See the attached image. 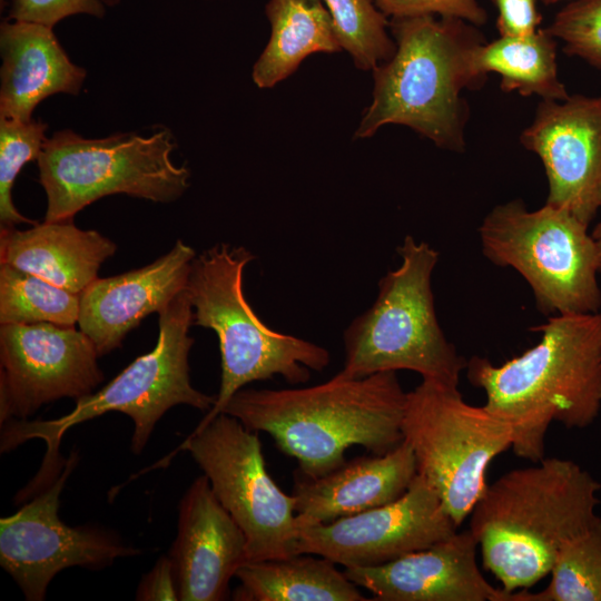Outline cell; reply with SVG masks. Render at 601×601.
Wrapping results in <instances>:
<instances>
[{
    "label": "cell",
    "mask_w": 601,
    "mask_h": 601,
    "mask_svg": "<svg viewBox=\"0 0 601 601\" xmlns=\"http://www.w3.org/2000/svg\"><path fill=\"white\" fill-rule=\"evenodd\" d=\"M532 331L538 344L503 364L473 356L466 377L485 393L484 406L512 427L516 456L544 459L552 422L584 428L601 407V311L558 314Z\"/></svg>",
    "instance_id": "1"
},
{
    "label": "cell",
    "mask_w": 601,
    "mask_h": 601,
    "mask_svg": "<svg viewBox=\"0 0 601 601\" xmlns=\"http://www.w3.org/2000/svg\"><path fill=\"white\" fill-rule=\"evenodd\" d=\"M406 393L396 372L349 378L339 372L318 385L239 390L221 413L265 432L296 459L300 476L318 477L345 463L351 446L385 454L403 442Z\"/></svg>",
    "instance_id": "2"
},
{
    "label": "cell",
    "mask_w": 601,
    "mask_h": 601,
    "mask_svg": "<svg viewBox=\"0 0 601 601\" xmlns=\"http://www.w3.org/2000/svg\"><path fill=\"white\" fill-rule=\"evenodd\" d=\"M601 484L572 460L542 459L486 485L470 513L482 564L513 592L546 577L561 546L598 516Z\"/></svg>",
    "instance_id": "3"
},
{
    "label": "cell",
    "mask_w": 601,
    "mask_h": 601,
    "mask_svg": "<svg viewBox=\"0 0 601 601\" xmlns=\"http://www.w3.org/2000/svg\"><path fill=\"white\" fill-rule=\"evenodd\" d=\"M392 57L373 69L372 102L354 137L406 126L440 148L462 151L467 109L462 92L480 78L472 53L483 42L473 24L436 16L391 19Z\"/></svg>",
    "instance_id": "4"
},
{
    "label": "cell",
    "mask_w": 601,
    "mask_h": 601,
    "mask_svg": "<svg viewBox=\"0 0 601 601\" xmlns=\"http://www.w3.org/2000/svg\"><path fill=\"white\" fill-rule=\"evenodd\" d=\"M156 346L137 357L101 390L77 401L73 410L55 420H11L1 424V453L40 439L47 452L39 473L22 492L35 495L49 486L67 462L59 454L63 434L72 426L108 412H120L134 422L131 451L140 454L162 415L186 404L209 411L216 396L196 390L189 377L188 354L194 344L189 328L194 312L187 289L180 292L159 314Z\"/></svg>",
    "instance_id": "5"
},
{
    "label": "cell",
    "mask_w": 601,
    "mask_h": 601,
    "mask_svg": "<svg viewBox=\"0 0 601 601\" xmlns=\"http://www.w3.org/2000/svg\"><path fill=\"white\" fill-rule=\"evenodd\" d=\"M255 256L245 247L215 245L191 263L187 293L195 308L194 325L213 329L219 341L221 378L215 404L197 428L223 412L245 385L282 376L290 384L306 383L322 372L331 356L326 348L266 326L243 290L244 269Z\"/></svg>",
    "instance_id": "6"
},
{
    "label": "cell",
    "mask_w": 601,
    "mask_h": 601,
    "mask_svg": "<svg viewBox=\"0 0 601 601\" xmlns=\"http://www.w3.org/2000/svg\"><path fill=\"white\" fill-rule=\"evenodd\" d=\"M401 265L378 282L374 304L344 332L342 375L359 378L408 370L449 385H459L467 361L442 331L434 305L432 274L439 252L406 236L397 248Z\"/></svg>",
    "instance_id": "7"
},
{
    "label": "cell",
    "mask_w": 601,
    "mask_h": 601,
    "mask_svg": "<svg viewBox=\"0 0 601 601\" xmlns=\"http://www.w3.org/2000/svg\"><path fill=\"white\" fill-rule=\"evenodd\" d=\"M176 148L167 128L86 138L62 129L47 138L37 159L47 196L46 221L71 220L96 200L124 194L173 203L189 187L190 171L171 159Z\"/></svg>",
    "instance_id": "8"
},
{
    "label": "cell",
    "mask_w": 601,
    "mask_h": 601,
    "mask_svg": "<svg viewBox=\"0 0 601 601\" xmlns=\"http://www.w3.org/2000/svg\"><path fill=\"white\" fill-rule=\"evenodd\" d=\"M483 256L528 283L546 316L601 311L599 260L589 226L544 204L530 210L513 199L493 207L477 228Z\"/></svg>",
    "instance_id": "9"
},
{
    "label": "cell",
    "mask_w": 601,
    "mask_h": 601,
    "mask_svg": "<svg viewBox=\"0 0 601 601\" xmlns=\"http://www.w3.org/2000/svg\"><path fill=\"white\" fill-rule=\"evenodd\" d=\"M402 433L417 474L457 528L483 494L490 463L513 441L505 420L484 405L466 403L457 386L432 380L406 393Z\"/></svg>",
    "instance_id": "10"
},
{
    "label": "cell",
    "mask_w": 601,
    "mask_h": 601,
    "mask_svg": "<svg viewBox=\"0 0 601 601\" xmlns=\"http://www.w3.org/2000/svg\"><path fill=\"white\" fill-rule=\"evenodd\" d=\"M178 450L191 455L217 500L243 530L247 562L296 554L295 499L269 475L257 431L219 413L196 427Z\"/></svg>",
    "instance_id": "11"
},
{
    "label": "cell",
    "mask_w": 601,
    "mask_h": 601,
    "mask_svg": "<svg viewBox=\"0 0 601 601\" xmlns=\"http://www.w3.org/2000/svg\"><path fill=\"white\" fill-rule=\"evenodd\" d=\"M77 462L72 452L48 487L0 520V564L28 601H42L55 575L67 568L101 570L140 553L107 529L60 520V494Z\"/></svg>",
    "instance_id": "12"
},
{
    "label": "cell",
    "mask_w": 601,
    "mask_h": 601,
    "mask_svg": "<svg viewBox=\"0 0 601 601\" xmlns=\"http://www.w3.org/2000/svg\"><path fill=\"white\" fill-rule=\"evenodd\" d=\"M92 341L52 323L0 327V424L29 420L42 405L92 394L104 381Z\"/></svg>",
    "instance_id": "13"
},
{
    "label": "cell",
    "mask_w": 601,
    "mask_h": 601,
    "mask_svg": "<svg viewBox=\"0 0 601 601\" xmlns=\"http://www.w3.org/2000/svg\"><path fill=\"white\" fill-rule=\"evenodd\" d=\"M456 531L437 494L417 474L406 492L392 502L299 528L296 554L319 555L345 569L377 566L426 549Z\"/></svg>",
    "instance_id": "14"
},
{
    "label": "cell",
    "mask_w": 601,
    "mask_h": 601,
    "mask_svg": "<svg viewBox=\"0 0 601 601\" xmlns=\"http://www.w3.org/2000/svg\"><path fill=\"white\" fill-rule=\"evenodd\" d=\"M545 170V204L590 225L601 208V96L542 100L520 136Z\"/></svg>",
    "instance_id": "15"
},
{
    "label": "cell",
    "mask_w": 601,
    "mask_h": 601,
    "mask_svg": "<svg viewBox=\"0 0 601 601\" xmlns=\"http://www.w3.org/2000/svg\"><path fill=\"white\" fill-rule=\"evenodd\" d=\"M180 601H221L248 561L243 530L217 500L205 474L196 477L178 506V530L169 550Z\"/></svg>",
    "instance_id": "16"
},
{
    "label": "cell",
    "mask_w": 601,
    "mask_h": 601,
    "mask_svg": "<svg viewBox=\"0 0 601 601\" xmlns=\"http://www.w3.org/2000/svg\"><path fill=\"white\" fill-rule=\"evenodd\" d=\"M470 529L377 566L347 568V578L377 601H518L482 574Z\"/></svg>",
    "instance_id": "17"
},
{
    "label": "cell",
    "mask_w": 601,
    "mask_h": 601,
    "mask_svg": "<svg viewBox=\"0 0 601 601\" xmlns=\"http://www.w3.org/2000/svg\"><path fill=\"white\" fill-rule=\"evenodd\" d=\"M193 247L178 239L151 264L120 275L96 278L80 295L78 319L99 356L121 346L125 336L151 313H160L186 289Z\"/></svg>",
    "instance_id": "18"
},
{
    "label": "cell",
    "mask_w": 601,
    "mask_h": 601,
    "mask_svg": "<svg viewBox=\"0 0 601 601\" xmlns=\"http://www.w3.org/2000/svg\"><path fill=\"white\" fill-rule=\"evenodd\" d=\"M417 475L415 457L403 441L385 454L359 456L318 477L296 480L297 526L329 523L398 499Z\"/></svg>",
    "instance_id": "19"
},
{
    "label": "cell",
    "mask_w": 601,
    "mask_h": 601,
    "mask_svg": "<svg viewBox=\"0 0 601 601\" xmlns=\"http://www.w3.org/2000/svg\"><path fill=\"white\" fill-rule=\"evenodd\" d=\"M0 118L27 121L50 96H77L87 77L51 27L4 20L0 26Z\"/></svg>",
    "instance_id": "20"
},
{
    "label": "cell",
    "mask_w": 601,
    "mask_h": 601,
    "mask_svg": "<svg viewBox=\"0 0 601 601\" xmlns=\"http://www.w3.org/2000/svg\"><path fill=\"white\" fill-rule=\"evenodd\" d=\"M116 244L96 230L77 227L72 219L43 221L30 229H2L0 263L37 275L75 294L96 278Z\"/></svg>",
    "instance_id": "21"
},
{
    "label": "cell",
    "mask_w": 601,
    "mask_h": 601,
    "mask_svg": "<svg viewBox=\"0 0 601 601\" xmlns=\"http://www.w3.org/2000/svg\"><path fill=\"white\" fill-rule=\"evenodd\" d=\"M265 13L270 36L252 71L253 81L260 89L292 76L313 53L342 49L322 0H269Z\"/></svg>",
    "instance_id": "22"
},
{
    "label": "cell",
    "mask_w": 601,
    "mask_h": 601,
    "mask_svg": "<svg viewBox=\"0 0 601 601\" xmlns=\"http://www.w3.org/2000/svg\"><path fill=\"white\" fill-rule=\"evenodd\" d=\"M323 556L300 553L246 562L236 572L237 601H364L345 571Z\"/></svg>",
    "instance_id": "23"
},
{
    "label": "cell",
    "mask_w": 601,
    "mask_h": 601,
    "mask_svg": "<svg viewBox=\"0 0 601 601\" xmlns=\"http://www.w3.org/2000/svg\"><path fill=\"white\" fill-rule=\"evenodd\" d=\"M471 62L480 79L489 72L500 75L505 92L539 96L542 100H564L570 96L558 75L556 39L546 29L483 41L475 47Z\"/></svg>",
    "instance_id": "24"
},
{
    "label": "cell",
    "mask_w": 601,
    "mask_h": 601,
    "mask_svg": "<svg viewBox=\"0 0 601 601\" xmlns=\"http://www.w3.org/2000/svg\"><path fill=\"white\" fill-rule=\"evenodd\" d=\"M80 295L43 278L0 264V324L52 323L76 326Z\"/></svg>",
    "instance_id": "25"
},
{
    "label": "cell",
    "mask_w": 601,
    "mask_h": 601,
    "mask_svg": "<svg viewBox=\"0 0 601 601\" xmlns=\"http://www.w3.org/2000/svg\"><path fill=\"white\" fill-rule=\"evenodd\" d=\"M550 573L530 601H601V515L561 546Z\"/></svg>",
    "instance_id": "26"
},
{
    "label": "cell",
    "mask_w": 601,
    "mask_h": 601,
    "mask_svg": "<svg viewBox=\"0 0 601 601\" xmlns=\"http://www.w3.org/2000/svg\"><path fill=\"white\" fill-rule=\"evenodd\" d=\"M328 10L341 48L355 66L373 70L388 60L395 42L388 35L390 23L374 0H322Z\"/></svg>",
    "instance_id": "27"
},
{
    "label": "cell",
    "mask_w": 601,
    "mask_h": 601,
    "mask_svg": "<svg viewBox=\"0 0 601 601\" xmlns=\"http://www.w3.org/2000/svg\"><path fill=\"white\" fill-rule=\"evenodd\" d=\"M47 124L0 118V225L2 229L18 224H37L16 208L12 188L26 164L37 160L47 140Z\"/></svg>",
    "instance_id": "28"
},
{
    "label": "cell",
    "mask_w": 601,
    "mask_h": 601,
    "mask_svg": "<svg viewBox=\"0 0 601 601\" xmlns=\"http://www.w3.org/2000/svg\"><path fill=\"white\" fill-rule=\"evenodd\" d=\"M546 30L563 41L566 55L601 69V0H572Z\"/></svg>",
    "instance_id": "29"
},
{
    "label": "cell",
    "mask_w": 601,
    "mask_h": 601,
    "mask_svg": "<svg viewBox=\"0 0 601 601\" xmlns=\"http://www.w3.org/2000/svg\"><path fill=\"white\" fill-rule=\"evenodd\" d=\"M381 12L391 19L436 16L455 18L473 26L483 24L486 12L479 0H374Z\"/></svg>",
    "instance_id": "30"
},
{
    "label": "cell",
    "mask_w": 601,
    "mask_h": 601,
    "mask_svg": "<svg viewBox=\"0 0 601 601\" xmlns=\"http://www.w3.org/2000/svg\"><path fill=\"white\" fill-rule=\"evenodd\" d=\"M105 6L102 0H11L8 18L53 28L65 18L75 14L102 18Z\"/></svg>",
    "instance_id": "31"
},
{
    "label": "cell",
    "mask_w": 601,
    "mask_h": 601,
    "mask_svg": "<svg viewBox=\"0 0 601 601\" xmlns=\"http://www.w3.org/2000/svg\"><path fill=\"white\" fill-rule=\"evenodd\" d=\"M497 9L500 36H529L539 29L541 17L536 0H493Z\"/></svg>",
    "instance_id": "32"
},
{
    "label": "cell",
    "mask_w": 601,
    "mask_h": 601,
    "mask_svg": "<svg viewBox=\"0 0 601 601\" xmlns=\"http://www.w3.org/2000/svg\"><path fill=\"white\" fill-rule=\"evenodd\" d=\"M136 600H178V591L170 558L160 556L154 568L142 577L136 592Z\"/></svg>",
    "instance_id": "33"
},
{
    "label": "cell",
    "mask_w": 601,
    "mask_h": 601,
    "mask_svg": "<svg viewBox=\"0 0 601 601\" xmlns=\"http://www.w3.org/2000/svg\"><path fill=\"white\" fill-rule=\"evenodd\" d=\"M591 235L593 237V240L595 243L597 252H598V260H599V272L601 275V221H599L593 230L591 231Z\"/></svg>",
    "instance_id": "34"
},
{
    "label": "cell",
    "mask_w": 601,
    "mask_h": 601,
    "mask_svg": "<svg viewBox=\"0 0 601 601\" xmlns=\"http://www.w3.org/2000/svg\"><path fill=\"white\" fill-rule=\"evenodd\" d=\"M106 6H116L120 0H102Z\"/></svg>",
    "instance_id": "35"
},
{
    "label": "cell",
    "mask_w": 601,
    "mask_h": 601,
    "mask_svg": "<svg viewBox=\"0 0 601 601\" xmlns=\"http://www.w3.org/2000/svg\"><path fill=\"white\" fill-rule=\"evenodd\" d=\"M544 4H554V3H558L560 1H564V0H542Z\"/></svg>",
    "instance_id": "36"
},
{
    "label": "cell",
    "mask_w": 601,
    "mask_h": 601,
    "mask_svg": "<svg viewBox=\"0 0 601 601\" xmlns=\"http://www.w3.org/2000/svg\"><path fill=\"white\" fill-rule=\"evenodd\" d=\"M2 4H3V0H1V7H2Z\"/></svg>",
    "instance_id": "37"
}]
</instances>
